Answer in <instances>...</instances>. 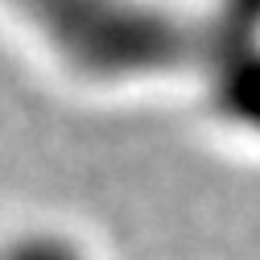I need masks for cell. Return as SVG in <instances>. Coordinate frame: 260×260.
<instances>
[{
    "instance_id": "7a4b0ae2",
    "label": "cell",
    "mask_w": 260,
    "mask_h": 260,
    "mask_svg": "<svg viewBox=\"0 0 260 260\" xmlns=\"http://www.w3.org/2000/svg\"><path fill=\"white\" fill-rule=\"evenodd\" d=\"M0 260H83V256H79V248H71L67 240L38 236V240H21V244H13Z\"/></svg>"
},
{
    "instance_id": "6da1fadb",
    "label": "cell",
    "mask_w": 260,
    "mask_h": 260,
    "mask_svg": "<svg viewBox=\"0 0 260 260\" xmlns=\"http://www.w3.org/2000/svg\"><path fill=\"white\" fill-rule=\"evenodd\" d=\"M50 38L83 71L133 75V71H174V62L207 46L227 67L236 54L256 46L260 0H227L211 29H190L137 0H21Z\"/></svg>"
}]
</instances>
